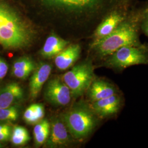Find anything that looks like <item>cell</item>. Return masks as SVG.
I'll return each instance as SVG.
<instances>
[{
  "label": "cell",
  "instance_id": "obj_21",
  "mask_svg": "<svg viewBox=\"0 0 148 148\" xmlns=\"http://www.w3.org/2000/svg\"><path fill=\"white\" fill-rule=\"evenodd\" d=\"M8 69V66L7 63L2 59L0 58V81L6 76Z\"/></svg>",
  "mask_w": 148,
  "mask_h": 148
},
{
  "label": "cell",
  "instance_id": "obj_23",
  "mask_svg": "<svg viewBox=\"0 0 148 148\" xmlns=\"http://www.w3.org/2000/svg\"><path fill=\"white\" fill-rule=\"evenodd\" d=\"M0 132L12 134L11 127L7 125H0Z\"/></svg>",
  "mask_w": 148,
  "mask_h": 148
},
{
  "label": "cell",
  "instance_id": "obj_16",
  "mask_svg": "<svg viewBox=\"0 0 148 148\" xmlns=\"http://www.w3.org/2000/svg\"><path fill=\"white\" fill-rule=\"evenodd\" d=\"M51 132V124L47 120H41L34 128V136L36 146H41L46 142Z\"/></svg>",
  "mask_w": 148,
  "mask_h": 148
},
{
  "label": "cell",
  "instance_id": "obj_7",
  "mask_svg": "<svg viewBox=\"0 0 148 148\" xmlns=\"http://www.w3.org/2000/svg\"><path fill=\"white\" fill-rule=\"evenodd\" d=\"M123 104V97L121 93H119L92 102L90 106L99 119H106L117 115L121 110Z\"/></svg>",
  "mask_w": 148,
  "mask_h": 148
},
{
  "label": "cell",
  "instance_id": "obj_17",
  "mask_svg": "<svg viewBox=\"0 0 148 148\" xmlns=\"http://www.w3.org/2000/svg\"><path fill=\"white\" fill-rule=\"evenodd\" d=\"M45 116V108L41 104H34L29 106L24 112L23 117L25 121L30 125L36 124Z\"/></svg>",
  "mask_w": 148,
  "mask_h": 148
},
{
  "label": "cell",
  "instance_id": "obj_15",
  "mask_svg": "<svg viewBox=\"0 0 148 148\" xmlns=\"http://www.w3.org/2000/svg\"><path fill=\"white\" fill-rule=\"evenodd\" d=\"M36 66L32 59L23 57L16 59L13 65V74L20 79H26L36 69Z\"/></svg>",
  "mask_w": 148,
  "mask_h": 148
},
{
  "label": "cell",
  "instance_id": "obj_5",
  "mask_svg": "<svg viewBox=\"0 0 148 148\" xmlns=\"http://www.w3.org/2000/svg\"><path fill=\"white\" fill-rule=\"evenodd\" d=\"M95 78L94 66L91 61L79 64L64 74L63 81L68 86L71 96L77 98L83 95Z\"/></svg>",
  "mask_w": 148,
  "mask_h": 148
},
{
  "label": "cell",
  "instance_id": "obj_18",
  "mask_svg": "<svg viewBox=\"0 0 148 148\" xmlns=\"http://www.w3.org/2000/svg\"><path fill=\"white\" fill-rule=\"evenodd\" d=\"M10 139L14 145L21 146L26 144L30 140V137L25 127L17 126L13 128Z\"/></svg>",
  "mask_w": 148,
  "mask_h": 148
},
{
  "label": "cell",
  "instance_id": "obj_8",
  "mask_svg": "<svg viewBox=\"0 0 148 148\" xmlns=\"http://www.w3.org/2000/svg\"><path fill=\"white\" fill-rule=\"evenodd\" d=\"M45 95L49 103L57 106L67 105L71 98V91L68 86L59 78H54L49 81Z\"/></svg>",
  "mask_w": 148,
  "mask_h": 148
},
{
  "label": "cell",
  "instance_id": "obj_25",
  "mask_svg": "<svg viewBox=\"0 0 148 148\" xmlns=\"http://www.w3.org/2000/svg\"><path fill=\"white\" fill-rule=\"evenodd\" d=\"M2 145L0 144V148H2Z\"/></svg>",
  "mask_w": 148,
  "mask_h": 148
},
{
  "label": "cell",
  "instance_id": "obj_20",
  "mask_svg": "<svg viewBox=\"0 0 148 148\" xmlns=\"http://www.w3.org/2000/svg\"><path fill=\"white\" fill-rule=\"evenodd\" d=\"M140 29L141 31L148 38V0L142 4Z\"/></svg>",
  "mask_w": 148,
  "mask_h": 148
},
{
  "label": "cell",
  "instance_id": "obj_24",
  "mask_svg": "<svg viewBox=\"0 0 148 148\" xmlns=\"http://www.w3.org/2000/svg\"><path fill=\"white\" fill-rule=\"evenodd\" d=\"M7 7L0 4V20H1V18L2 17L3 15L4 14L5 11L7 10Z\"/></svg>",
  "mask_w": 148,
  "mask_h": 148
},
{
  "label": "cell",
  "instance_id": "obj_12",
  "mask_svg": "<svg viewBox=\"0 0 148 148\" xmlns=\"http://www.w3.org/2000/svg\"><path fill=\"white\" fill-rule=\"evenodd\" d=\"M81 48L78 44H74L64 48L55 57L54 62L58 69L65 70L71 67L79 59Z\"/></svg>",
  "mask_w": 148,
  "mask_h": 148
},
{
  "label": "cell",
  "instance_id": "obj_4",
  "mask_svg": "<svg viewBox=\"0 0 148 148\" xmlns=\"http://www.w3.org/2000/svg\"><path fill=\"white\" fill-rule=\"evenodd\" d=\"M105 58L104 66L117 72L133 65H148V46L144 44L140 46H124Z\"/></svg>",
  "mask_w": 148,
  "mask_h": 148
},
{
  "label": "cell",
  "instance_id": "obj_19",
  "mask_svg": "<svg viewBox=\"0 0 148 148\" xmlns=\"http://www.w3.org/2000/svg\"><path fill=\"white\" fill-rule=\"evenodd\" d=\"M18 116V110L15 106H11L5 108L0 107V120L14 121Z\"/></svg>",
  "mask_w": 148,
  "mask_h": 148
},
{
  "label": "cell",
  "instance_id": "obj_6",
  "mask_svg": "<svg viewBox=\"0 0 148 148\" xmlns=\"http://www.w3.org/2000/svg\"><path fill=\"white\" fill-rule=\"evenodd\" d=\"M133 5L120 7L112 11L104 17L95 30L92 42L100 40L114 32L125 19Z\"/></svg>",
  "mask_w": 148,
  "mask_h": 148
},
{
  "label": "cell",
  "instance_id": "obj_3",
  "mask_svg": "<svg viewBox=\"0 0 148 148\" xmlns=\"http://www.w3.org/2000/svg\"><path fill=\"white\" fill-rule=\"evenodd\" d=\"M98 119L90 104L81 101L64 115L63 121L73 137L83 140L93 132Z\"/></svg>",
  "mask_w": 148,
  "mask_h": 148
},
{
  "label": "cell",
  "instance_id": "obj_11",
  "mask_svg": "<svg viewBox=\"0 0 148 148\" xmlns=\"http://www.w3.org/2000/svg\"><path fill=\"white\" fill-rule=\"evenodd\" d=\"M52 71V66L47 63H41L34 71L30 79L29 88L32 99L39 95L43 86L47 80Z\"/></svg>",
  "mask_w": 148,
  "mask_h": 148
},
{
  "label": "cell",
  "instance_id": "obj_9",
  "mask_svg": "<svg viewBox=\"0 0 148 148\" xmlns=\"http://www.w3.org/2000/svg\"><path fill=\"white\" fill-rule=\"evenodd\" d=\"M90 101L92 102L120 93L118 87L104 79L95 78L86 91Z\"/></svg>",
  "mask_w": 148,
  "mask_h": 148
},
{
  "label": "cell",
  "instance_id": "obj_1",
  "mask_svg": "<svg viewBox=\"0 0 148 148\" xmlns=\"http://www.w3.org/2000/svg\"><path fill=\"white\" fill-rule=\"evenodd\" d=\"M142 4L135 3L125 19L108 36L90 45V48L101 58H105L120 48L140 46V19Z\"/></svg>",
  "mask_w": 148,
  "mask_h": 148
},
{
  "label": "cell",
  "instance_id": "obj_2",
  "mask_svg": "<svg viewBox=\"0 0 148 148\" xmlns=\"http://www.w3.org/2000/svg\"><path fill=\"white\" fill-rule=\"evenodd\" d=\"M32 36L29 26L7 8L0 20V43L8 49L21 48L30 44Z\"/></svg>",
  "mask_w": 148,
  "mask_h": 148
},
{
  "label": "cell",
  "instance_id": "obj_13",
  "mask_svg": "<svg viewBox=\"0 0 148 148\" xmlns=\"http://www.w3.org/2000/svg\"><path fill=\"white\" fill-rule=\"evenodd\" d=\"M24 92L21 86L17 83H11L0 89V107L8 108L21 101Z\"/></svg>",
  "mask_w": 148,
  "mask_h": 148
},
{
  "label": "cell",
  "instance_id": "obj_14",
  "mask_svg": "<svg viewBox=\"0 0 148 148\" xmlns=\"http://www.w3.org/2000/svg\"><path fill=\"white\" fill-rule=\"evenodd\" d=\"M68 43L57 35H51L48 37L41 51V54L47 58L56 57L66 47Z\"/></svg>",
  "mask_w": 148,
  "mask_h": 148
},
{
  "label": "cell",
  "instance_id": "obj_22",
  "mask_svg": "<svg viewBox=\"0 0 148 148\" xmlns=\"http://www.w3.org/2000/svg\"><path fill=\"white\" fill-rule=\"evenodd\" d=\"M11 134L0 132V142L7 141L11 138Z\"/></svg>",
  "mask_w": 148,
  "mask_h": 148
},
{
  "label": "cell",
  "instance_id": "obj_10",
  "mask_svg": "<svg viewBox=\"0 0 148 148\" xmlns=\"http://www.w3.org/2000/svg\"><path fill=\"white\" fill-rule=\"evenodd\" d=\"M71 138L64 122L59 120H54L51 125V132L46 142L48 147H58L68 144Z\"/></svg>",
  "mask_w": 148,
  "mask_h": 148
}]
</instances>
